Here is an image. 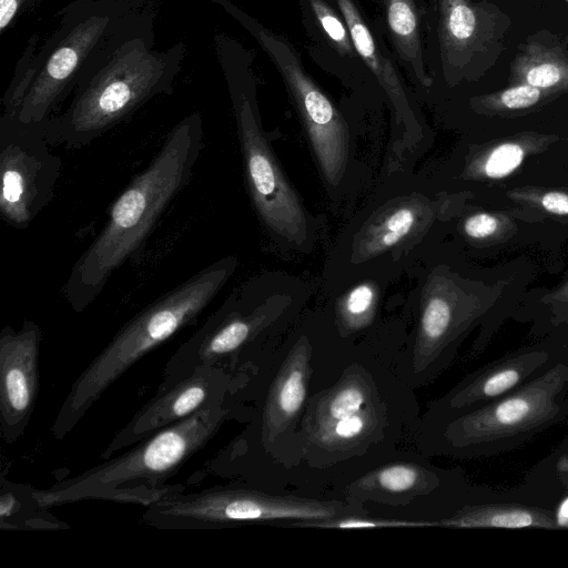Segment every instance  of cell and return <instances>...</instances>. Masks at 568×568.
I'll return each mask as SVG.
<instances>
[{"instance_id": "1", "label": "cell", "mask_w": 568, "mask_h": 568, "mask_svg": "<svg viewBox=\"0 0 568 568\" xmlns=\"http://www.w3.org/2000/svg\"><path fill=\"white\" fill-rule=\"evenodd\" d=\"M203 139L201 116L183 119L113 201L103 229L75 261L62 288L73 311L91 305L112 274L140 254L164 211L189 184Z\"/></svg>"}, {"instance_id": "2", "label": "cell", "mask_w": 568, "mask_h": 568, "mask_svg": "<svg viewBox=\"0 0 568 568\" xmlns=\"http://www.w3.org/2000/svg\"><path fill=\"white\" fill-rule=\"evenodd\" d=\"M239 397L204 408L133 445L123 454L103 460L85 471L52 485L34 488L42 507L83 500H110L148 507L162 497L186 489L168 485L179 470L237 415Z\"/></svg>"}, {"instance_id": "3", "label": "cell", "mask_w": 568, "mask_h": 568, "mask_svg": "<svg viewBox=\"0 0 568 568\" xmlns=\"http://www.w3.org/2000/svg\"><path fill=\"white\" fill-rule=\"evenodd\" d=\"M233 256L220 258L162 294L129 320L71 385L51 434L64 439L92 406L142 357L193 325L235 272Z\"/></svg>"}, {"instance_id": "4", "label": "cell", "mask_w": 568, "mask_h": 568, "mask_svg": "<svg viewBox=\"0 0 568 568\" xmlns=\"http://www.w3.org/2000/svg\"><path fill=\"white\" fill-rule=\"evenodd\" d=\"M516 4L517 0H433L435 63L448 88L477 85V93H483L506 85Z\"/></svg>"}, {"instance_id": "5", "label": "cell", "mask_w": 568, "mask_h": 568, "mask_svg": "<svg viewBox=\"0 0 568 568\" xmlns=\"http://www.w3.org/2000/svg\"><path fill=\"white\" fill-rule=\"evenodd\" d=\"M184 490L169 494L145 507L141 523L161 530H214L365 514L361 507L341 501L275 496L236 484Z\"/></svg>"}, {"instance_id": "6", "label": "cell", "mask_w": 568, "mask_h": 568, "mask_svg": "<svg viewBox=\"0 0 568 568\" xmlns=\"http://www.w3.org/2000/svg\"><path fill=\"white\" fill-rule=\"evenodd\" d=\"M234 113L245 184L258 219L280 244L306 251L315 235L313 219L284 175L255 104L240 94L234 98Z\"/></svg>"}, {"instance_id": "7", "label": "cell", "mask_w": 568, "mask_h": 568, "mask_svg": "<svg viewBox=\"0 0 568 568\" xmlns=\"http://www.w3.org/2000/svg\"><path fill=\"white\" fill-rule=\"evenodd\" d=\"M262 288L260 280H252L234 290L168 359L158 389L204 366L236 368L242 355L275 321V302Z\"/></svg>"}, {"instance_id": "8", "label": "cell", "mask_w": 568, "mask_h": 568, "mask_svg": "<svg viewBox=\"0 0 568 568\" xmlns=\"http://www.w3.org/2000/svg\"><path fill=\"white\" fill-rule=\"evenodd\" d=\"M43 122L6 113L0 125V216L27 229L54 196L62 161L50 150Z\"/></svg>"}, {"instance_id": "9", "label": "cell", "mask_w": 568, "mask_h": 568, "mask_svg": "<svg viewBox=\"0 0 568 568\" xmlns=\"http://www.w3.org/2000/svg\"><path fill=\"white\" fill-rule=\"evenodd\" d=\"M159 90L149 61L120 60L84 89L59 118L43 122L51 145L81 149L133 113Z\"/></svg>"}, {"instance_id": "10", "label": "cell", "mask_w": 568, "mask_h": 568, "mask_svg": "<svg viewBox=\"0 0 568 568\" xmlns=\"http://www.w3.org/2000/svg\"><path fill=\"white\" fill-rule=\"evenodd\" d=\"M251 28L283 78L325 183L336 191L351 164V139L343 116L305 72L287 41L257 23Z\"/></svg>"}, {"instance_id": "11", "label": "cell", "mask_w": 568, "mask_h": 568, "mask_svg": "<svg viewBox=\"0 0 568 568\" xmlns=\"http://www.w3.org/2000/svg\"><path fill=\"white\" fill-rule=\"evenodd\" d=\"M248 379L245 368L204 366L180 382L158 389L101 452L105 460L150 435L236 395Z\"/></svg>"}, {"instance_id": "12", "label": "cell", "mask_w": 568, "mask_h": 568, "mask_svg": "<svg viewBox=\"0 0 568 568\" xmlns=\"http://www.w3.org/2000/svg\"><path fill=\"white\" fill-rule=\"evenodd\" d=\"M568 91V21L540 0H517L506 85Z\"/></svg>"}, {"instance_id": "13", "label": "cell", "mask_w": 568, "mask_h": 568, "mask_svg": "<svg viewBox=\"0 0 568 568\" xmlns=\"http://www.w3.org/2000/svg\"><path fill=\"white\" fill-rule=\"evenodd\" d=\"M40 326L23 321L0 332V435L14 444L26 433L39 395Z\"/></svg>"}, {"instance_id": "14", "label": "cell", "mask_w": 568, "mask_h": 568, "mask_svg": "<svg viewBox=\"0 0 568 568\" xmlns=\"http://www.w3.org/2000/svg\"><path fill=\"white\" fill-rule=\"evenodd\" d=\"M311 346L304 339L290 351L267 393L261 424V440L271 446L297 420L306 404Z\"/></svg>"}, {"instance_id": "15", "label": "cell", "mask_w": 568, "mask_h": 568, "mask_svg": "<svg viewBox=\"0 0 568 568\" xmlns=\"http://www.w3.org/2000/svg\"><path fill=\"white\" fill-rule=\"evenodd\" d=\"M550 383H538L486 409L469 414L450 425L448 435L457 443H474L515 432L539 418L550 406Z\"/></svg>"}, {"instance_id": "16", "label": "cell", "mask_w": 568, "mask_h": 568, "mask_svg": "<svg viewBox=\"0 0 568 568\" xmlns=\"http://www.w3.org/2000/svg\"><path fill=\"white\" fill-rule=\"evenodd\" d=\"M385 422L386 407L377 395L358 412L302 433L308 452L343 459L374 439Z\"/></svg>"}, {"instance_id": "17", "label": "cell", "mask_w": 568, "mask_h": 568, "mask_svg": "<svg viewBox=\"0 0 568 568\" xmlns=\"http://www.w3.org/2000/svg\"><path fill=\"white\" fill-rule=\"evenodd\" d=\"M351 34L353 47L368 70L375 75L395 106L396 113L407 124L416 122L400 78L371 31L355 0H335Z\"/></svg>"}, {"instance_id": "18", "label": "cell", "mask_w": 568, "mask_h": 568, "mask_svg": "<svg viewBox=\"0 0 568 568\" xmlns=\"http://www.w3.org/2000/svg\"><path fill=\"white\" fill-rule=\"evenodd\" d=\"M428 209L420 200L414 197L400 200L382 210L377 217H372L368 226L363 227L359 242L356 244V254L359 255L361 262L375 258L404 244L422 227Z\"/></svg>"}, {"instance_id": "19", "label": "cell", "mask_w": 568, "mask_h": 568, "mask_svg": "<svg viewBox=\"0 0 568 568\" xmlns=\"http://www.w3.org/2000/svg\"><path fill=\"white\" fill-rule=\"evenodd\" d=\"M457 297L448 288L428 293L422 303L417 334L413 349V364L425 369L434 363L462 325Z\"/></svg>"}, {"instance_id": "20", "label": "cell", "mask_w": 568, "mask_h": 568, "mask_svg": "<svg viewBox=\"0 0 568 568\" xmlns=\"http://www.w3.org/2000/svg\"><path fill=\"white\" fill-rule=\"evenodd\" d=\"M557 135L524 131L493 141L470 158L464 176L470 180H500L514 173L530 154L544 151Z\"/></svg>"}, {"instance_id": "21", "label": "cell", "mask_w": 568, "mask_h": 568, "mask_svg": "<svg viewBox=\"0 0 568 568\" xmlns=\"http://www.w3.org/2000/svg\"><path fill=\"white\" fill-rule=\"evenodd\" d=\"M386 28L396 54L415 80L425 88L433 83L425 68L422 21L417 0H381Z\"/></svg>"}, {"instance_id": "22", "label": "cell", "mask_w": 568, "mask_h": 568, "mask_svg": "<svg viewBox=\"0 0 568 568\" xmlns=\"http://www.w3.org/2000/svg\"><path fill=\"white\" fill-rule=\"evenodd\" d=\"M568 100V91H548L528 84H511L500 89L471 94L467 99L470 111L496 119H516L544 112Z\"/></svg>"}, {"instance_id": "23", "label": "cell", "mask_w": 568, "mask_h": 568, "mask_svg": "<svg viewBox=\"0 0 568 568\" xmlns=\"http://www.w3.org/2000/svg\"><path fill=\"white\" fill-rule=\"evenodd\" d=\"M70 525L41 506L34 487L14 483L0 476V530L1 531H58Z\"/></svg>"}, {"instance_id": "24", "label": "cell", "mask_w": 568, "mask_h": 568, "mask_svg": "<svg viewBox=\"0 0 568 568\" xmlns=\"http://www.w3.org/2000/svg\"><path fill=\"white\" fill-rule=\"evenodd\" d=\"M430 473L418 464L393 463L365 474L351 485V494L359 498L393 503L425 493Z\"/></svg>"}, {"instance_id": "25", "label": "cell", "mask_w": 568, "mask_h": 568, "mask_svg": "<svg viewBox=\"0 0 568 568\" xmlns=\"http://www.w3.org/2000/svg\"><path fill=\"white\" fill-rule=\"evenodd\" d=\"M544 520L531 511L518 508L476 509L439 521L447 527L524 528L542 525Z\"/></svg>"}, {"instance_id": "26", "label": "cell", "mask_w": 568, "mask_h": 568, "mask_svg": "<svg viewBox=\"0 0 568 568\" xmlns=\"http://www.w3.org/2000/svg\"><path fill=\"white\" fill-rule=\"evenodd\" d=\"M377 305V290L371 282H362L353 286L342 297L339 316L343 324L351 328H359L368 323Z\"/></svg>"}, {"instance_id": "27", "label": "cell", "mask_w": 568, "mask_h": 568, "mask_svg": "<svg viewBox=\"0 0 568 568\" xmlns=\"http://www.w3.org/2000/svg\"><path fill=\"white\" fill-rule=\"evenodd\" d=\"M435 524L428 521L372 518L363 515H346L334 518L292 521L290 526L323 529H367V528H414Z\"/></svg>"}, {"instance_id": "28", "label": "cell", "mask_w": 568, "mask_h": 568, "mask_svg": "<svg viewBox=\"0 0 568 568\" xmlns=\"http://www.w3.org/2000/svg\"><path fill=\"white\" fill-rule=\"evenodd\" d=\"M311 10L325 36L341 53L352 55L355 51L345 21L324 0H310Z\"/></svg>"}, {"instance_id": "29", "label": "cell", "mask_w": 568, "mask_h": 568, "mask_svg": "<svg viewBox=\"0 0 568 568\" xmlns=\"http://www.w3.org/2000/svg\"><path fill=\"white\" fill-rule=\"evenodd\" d=\"M514 201L525 202L551 215L568 216V192L561 190L516 189L508 193Z\"/></svg>"}, {"instance_id": "30", "label": "cell", "mask_w": 568, "mask_h": 568, "mask_svg": "<svg viewBox=\"0 0 568 568\" xmlns=\"http://www.w3.org/2000/svg\"><path fill=\"white\" fill-rule=\"evenodd\" d=\"M505 230V220L499 215L478 212L467 216L463 222V232L466 236L476 241L491 239Z\"/></svg>"}, {"instance_id": "31", "label": "cell", "mask_w": 568, "mask_h": 568, "mask_svg": "<svg viewBox=\"0 0 568 568\" xmlns=\"http://www.w3.org/2000/svg\"><path fill=\"white\" fill-rule=\"evenodd\" d=\"M21 0H0V29L3 30L14 17Z\"/></svg>"}, {"instance_id": "32", "label": "cell", "mask_w": 568, "mask_h": 568, "mask_svg": "<svg viewBox=\"0 0 568 568\" xmlns=\"http://www.w3.org/2000/svg\"><path fill=\"white\" fill-rule=\"evenodd\" d=\"M542 4L568 21V0H540Z\"/></svg>"}, {"instance_id": "33", "label": "cell", "mask_w": 568, "mask_h": 568, "mask_svg": "<svg viewBox=\"0 0 568 568\" xmlns=\"http://www.w3.org/2000/svg\"><path fill=\"white\" fill-rule=\"evenodd\" d=\"M548 298L556 302H568V280L555 292H552Z\"/></svg>"}, {"instance_id": "34", "label": "cell", "mask_w": 568, "mask_h": 568, "mask_svg": "<svg viewBox=\"0 0 568 568\" xmlns=\"http://www.w3.org/2000/svg\"><path fill=\"white\" fill-rule=\"evenodd\" d=\"M557 521L558 525L568 527V498H566L558 508Z\"/></svg>"}]
</instances>
